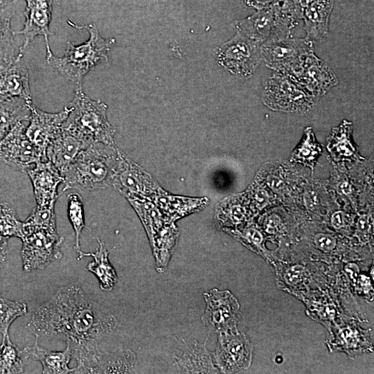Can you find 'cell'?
Masks as SVG:
<instances>
[{
	"label": "cell",
	"instance_id": "d4e9b609",
	"mask_svg": "<svg viewBox=\"0 0 374 374\" xmlns=\"http://www.w3.org/2000/svg\"><path fill=\"white\" fill-rule=\"evenodd\" d=\"M155 204L162 211L163 216L170 222L183 217L204 206V199H190L168 195L161 188L152 197Z\"/></svg>",
	"mask_w": 374,
	"mask_h": 374
},
{
	"label": "cell",
	"instance_id": "f35d334b",
	"mask_svg": "<svg viewBox=\"0 0 374 374\" xmlns=\"http://www.w3.org/2000/svg\"><path fill=\"white\" fill-rule=\"evenodd\" d=\"M255 201L260 207L263 206L267 201V193L262 190L256 191L255 193Z\"/></svg>",
	"mask_w": 374,
	"mask_h": 374
},
{
	"label": "cell",
	"instance_id": "6da1fadb",
	"mask_svg": "<svg viewBox=\"0 0 374 374\" xmlns=\"http://www.w3.org/2000/svg\"><path fill=\"white\" fill-rule=\"evenodd\" d=\"M118 325L114 316L103 313L73 283L60 288L35 309L26 328L36 337L46 336L65 341L77 362L73 373H92L100 351L99 341Z\"/></svg>",
	"mask_w": 374,
	"mask_h": 374
},
{
	"label": "cell",
	"instance_id": "ac0fdd59",
	"mask_svg": "<svg viewBox=\"0 0 374 374\" xmlns=\"http://www.w3.org/2000/svg\"><path fill=\"white\" fill-rule=\"evenodd\" d=\"M0 96L21 98L32 103L28 71L24 55L17 53L13 61L0 66Z\"/></svg>",
	"mask_w": 374,
	"mask_h": 374
},
{
	"label": "cell",
	"instance_id": "ba28073f",
	"mask_svg": "<svg viewBox=\"0 0 374 374\" xmlns=\"http://www.w3.org/2000/svg\"><path fill=\"white\" fill-rule=\"evenodd\" d=\"M314 51L312 42L305 38L289 37L269 41L260 45L261 58L276 73L292 75L305 57Z\"/></svg>",
	"mask_w": 374,
	"mask_h": 374
},
{
	"label": "cell",
	"instance_id": "8fae6325",
	"mask_svg": "<svg viewBox=\"0 0 374 374\" xmlns=\"http://www.w3.org/2000/svg\"><path fill=\"white\" fill-rule=\"evenodd\" d=\"M25 122L18 123L0 143V159L12 168L26 172L35 164L48 161L26 134Z\"/></svg>",
	"mask_w": 374,
	"mask_h": 374
},
{
	"label": "cell",
	"instance_id": "b9f144b4",
	"mask_svg": "<svg viewBox=\"0 0 374 374\" xmlns=\"http://www.w3.org/2000/svg\"><path fill=\"white\" fill-rule=\"evenodd\" d=\"M8 253V243L0 245V267H1L5 262Z\"/></svg>",
	"mask_w": 374,
	"mask_h": 374
},
{
	"label": "cell",
	"instance_id": "74e56055",
	"mask_svg": "<svg viewBox=\"0 0 374 374\" xmlns=\"http://www.w3.org/2000/svg\"><path fill=\"white\" fill-rule=\"evenodd\" d=\"M244 234L247 239L254 243L259 244L262 241L261 234L253 229H247Z\"/></svg>",
	"mask_w": 374,
	"mask_h": 374
},
{
	"label": "cell",
	"instance_id": "ffe728a7",
	"mask_svg": "<svg viewBox=\"0 0 374 374\" xmlns=\"http://www.w3.org/2000/svg\"><path fill=\"white\" fill-rule=\"evenodd\" d=\"M175 362L184 373H215L218 371L205 344L196 341L181 344L175 353Z\"/></svg>",
	"mask_w": 374,
	"mask_h": 374
},
{
	"label": "cell",
	"instance_id": "3957f363",
	"mask_svg": "<svg viewBox=\"0 0 374 374\" xmlns=\"http://www.w3.org/2000/svg\"><path fill=\"white\" fill-rule=\"evenodd\" d=\"M67 23L77 29H86L89 34V39L79 45L67 42L63 56L57 57L52 54L46 57V62L71 82L75 89H82L86 74L99 64L108 60L107 53L115 43V39L103 38L94 24L79 26L70 21Z\"/></svg>",
	"mask_w": 374,
	"mask_h": 374
},
{
	"label": "cell",
	"instance_id": "836d02e7",
	"mask_svg": "<svg viewBox=\"0 0 374 374\" xmlns=\"http://www.w3.org/2000/svg\"><path fill=\"white\" fill-rule=\"evenodd\" d=\"M283 0H242L243 5L245 6L260 10Z\"/></svg>",
	"mask_w": 374,
	"mask_h": 374
},
{
	"label": "cell",
	"instance_id": "4316f807",
	"mask_svg": "<svg viewBox=\"0 0 374 374\" xmlns=\"http://www.w3.org/2000/svg\"><path fill=\"white\" fill-rule=\"evenodd\" d=\"M13 15L11 5L0 8V66L13 61L18 53H16L15 31L11 28Z\"/></svg>",
	"mask_w": 374,
	"mask_h": 374
},
{
	"label": "cell",
	"instance_id": "44dd1931",
	"mask_svg": "<svg viewBox=\"0 0 374 374\" xmlns=\"http://www.w3.org/2000/svg\"><path fill=\"white\" fill-rule=\"evenodd\" d=\"M333 3V0H313L304 9L302 19L307 39L313 42L326 37Z\"/></svg>",
	"mask_w": 374,
	"mask_h": 374
},
{
	"label": "cell",
	"instance_id": "8d00e7d4",
	"mask_svg": "<svg viewBox=\"0 0 374 374\" xmlns=\"http://www.w3.org/2000/svg\"><path fill=\"white\" fill-rule=\"evenodd\" d=\"M301 274L302 268L301 267H294L287 272L285 278L289 282H296L301 276Z\"/></svg>",
	"mask_w": 374,
	"mask_h": 374
},
{
	"label": "cell",
	"instance_id": "60d3db41",
	"mask_svg": "<svg viewBox=\"0 0 374 374\" xmlns=\"http://www.w3.org/2000/svg\"><path fill=\"white\" fill-rule=\"evenodd\" d=\"M358 231L361 233H366L369 229L368 217H362L358 222L357 224Z\"/></svg>",
	"mask_w": 374,
	"mask_h": 374
},
{
	"label": "cell",
	"instance_id": "ee69618b",
	"mask_svg": "<svg viewBox=\"0 0 374 374\" xmlns=\"http://www.w3.org/2000/svg\"><path fill=\"white\" fill-rule=\"evenodd\" d=\"M8 238H5L0 233V245L8 243Z\"/></svg>",
	"mask_w": 374,
	"mask_h": 374
},
{
	"label": "cell",
	"instance_id": "ab89813d",
	"mask_svg": "<svg viewBox=\"0 0 374 374\" xmlns=\"http://www.w3.org/2000/svg\"><path fill=\"white\" fill-rule=\"evenodd\" d=\"M332 224L337 229H339L344 225V215L341 212H337L333 214Z\"/></svg>",
	"mask_w": 374,
	"mask_h": 374
},
{
	"label": "cell",
	"instance_id": "5b68a950",
	"mask_svg": "<svg viewBox=\"0 0 374 374\" xmlns=\"http://www.w3.org/2000/svg\"><path fill=\"white\" fill-rule=\"evenodd\" d=\"M298 20L289 1L283 0L237 21L235 28L261 45L269 41L291 37Z\"/></svg>",
	"mask_w": 374,
	"mask_h": 374
},
{
	"label": "cell",
	"instance_id": "e0dca14e",
	"mask_svg": "<svg viewBox=\"0 0 374 374\" xmlns=\"http://www.w3.org/2000/svg\"><path fill=\"white\" fill-rule=\"evenodd\" d=\"M26 173L31 180L37 205L55 204L58 197L57 188L64 181L59 170L46 161L37 163Z\"/></svg>",
	"mask_w": 374,
	"mask_h": 374
},
{
	"label": "cell",
	"instance_id": "603a6c76",
	"mask_svg": "<svg viewBox=\"0 0 374 374\" xmlns=\"http://www.w3.org/2000/svg\"><path fill=\"white\" fill-rule=\"evenodd\" d=\"M136 366V355L130 350L112 353L100 351L96 357L92 373H131Z\"/></svg>",
	"mask_w": 374,
	"mask_h": 374
},
{
	"label": "cell",
	"instance_id": "7402d4cb",
	"mask_svg": "<svg viewBox=\"0 0 374 374\" xmlns=\"http://www.w3.org/2000/svg\"><path fill=\"white\" fill-rule=\"evenodd\" d=\"M21 354L26 358L39 361L42 366V373L44 374H66L74 371V368L68 366L72 358V352L69 346L62 351H51L39 346L36 339L33 346H26Z\"/></svg>",
	"mask_w": 374,
	"mask_h": 374
},
{
	"label": "cell",
	"instance_id": "277c9868",
	"mask_svg": "<svg viewBox=\"0 0 374 374\" xmlns=\"http://www.w3.org/2000/svg\"><path fill=\"white\" fill-rule=\"evenodd\" d=\"M68 107L70 112L62 128L80 139L87 147L92 143L114 145L115 128L107 118V105L87 96L82 89H75Z\"/></svg>",
	"mask_w": 374,
	"mask_h": 374
},
{
	"label": "cell",
	"instance_id": "d590c367",
	"mask_svg": "<svg viewBox=\"0 0 374 374\" xmlns=\"http://www.w3.org/2000/svg\"><path fill=\"white\" fill-rule=\"evenodd\" d=\"M299 19H302L304 9L313 0H288Z\"/></svg>",
	"mask_w": 374,
	"mask_h": 374
},
{
	"label": "cell",
	"instance_id": "52a82bcc",
	"mask_svg": "<svg viewBox=\"0 0 374 374\" xmlns=\"http://www.w3.org/2000/svg\"><path fill=\"white\" fill-rule=\"evenodd\" d=\"M312 96L293 77L274 72L267 80L262 100L273 110L305 112L313 105Z\"/></svg>",
	"mask_w": 374,
	"mask_h": 374
},
{
	"label": "cell",
	"instance_id": "d6986e66",
	"mask_svg": "<svg viewBox=\"0 0 374 374\" xmlns=\"http://www.w3.org/2000/svg\"><path fill=\"white\" fill-rule=\"evenodd\" d=\"M86 148L80 139L62 127L48 145L46 155L47 160L63 175L78 154Z\"/></svg>",
	"mask_w": 374,
	"mask_h": 374
},
{
	"label": "cell",
	"instance_id": "8992f818",
	"mask_svg": "<svg viewBox=\"0 0 374 374\" xmlns=\"http://www.w3.org/2000/svg\"><path fill=\"white\" fill-rule=\"evenodd\" d=\"M21 239L23 269L26 272L43 269L62 258L61 246L64 238L60 237L57 231L24 223Z\"/></svg>",
	"mask_w": 374,
	"mask_h": 374
},
{
	"label": "cell",
	"instance_id": "7a4b0ae2",
	"mask_svg": "<svg viewBox=\"0 0 374 374\" xmlns=\"http://www.w3.org/2000/svg\"><path fill=\"white\" fill-rule=\"evenodd\" d=\"M121 151L115 145L95 143L82 150L62 176V193L71 189L91 191L111 184Z\"/></svg>",
	"mask_w": 374,
	"mask_h": 374
},
{
	"label": "cell",
	"instance_id": "30bf717a",
	"mask_svg": "<svg viewBox=\"0 0 374 374\" xmlns=\"http://www.w3.org/2000/svg\"><path fill=\"white\" fill-rule=\"evenodd\" d=\"M110 185L129 201L152 198L160 188L145 170L121 151Z\"/></svg>",
	"mask_w": 374,
	"mask_h": 374
},
{
	"label": "cell",
	"instance_id": "1f68e13d",
	"mask_svg": "<svg viewBox=\"0 0 374 374\" xmlns=\"http://www.w3.org/2000/svg\"><path fill=\"white\" fill-rule=\"evenodd\" d=\"M24 223L28 225L57 231L55 204L46 206L36 205Z\"/></svg>",
	"mask_w": 374,
	"mask_h": 374
},
{
	"label": "cell",
	"instance_id": "d6a6232c",
	"mask_svg": "<svg viewBox=\"0 0 374 374\" xmlns=\"http://www.w3.org/2000/svg\"><path fill=\"white\" fill-rule=\"evenodd\" d=\"M317 247L323 251H330L335 246V238L327 234H318L314 239Z\"/></svg>",
	"mask_w": 374,
	"mask_h": 374
},
{
	"label": "cell",
	"instance_id": "7c38bea8",
	"mask_svg": "<svg viewBox=\"0 0 374 374\" xmlns=\"http://www.w3.org/2000/svg\"><path fill=\"white\" fill-rule=\"evenodd\" d=\"M206 308L202 317L204 325L214 332L237 330L240 319L238 300L229 291L212 289L204 293Z\"/></svg>",
	"mask_w": 374,
	"mask_h": 374
},
{
	"label": "cell",
	"instance_id": "e575fe53",
	"mask_svg": "<svg viewBox=\"0 0 374 374\" xmlns=\"http://www.w3.org/2000/svg\"><path fill=\"white\" fill-rule=\"evenodd\" d=\"M228 214L232 223L238 224L243 220L245 212L240 206L233 205L229 208Z\"/></svg>",
	"mask_w": 374,
	"mask_h": 374
},
{
	"label": "cell",
	"instance_id": "5bb4252c",
	"mask_svg": "<svg viewBox=\"0 0 374 374\" xmlns=\"http://www.w3.org/2000/svg\"><path fill=\"white\" fill-rule=\"evenodd\" d=\"M26 7L24 11L25 21L21 30L15 31L16 35H22L24 43L18 54L24 55L28 46L37 36H43L46 44V57L53 54L49 44V37L53 35L50 30L52 19L53 0H24Z\"/></svg>",
	"mask_w": 374,
	"mask_h": 374
},
{
	"label": "cell",
	"instance_id": "484cf974",
	"mask_svg": "<svg viewBox=\"0 0 374 374\" xmlns=\"http://www.w3.org/2000/svg\"><path fill=\"white\" fill-rule=\"evenodd\" d=\"M99 247L95 253H83V257L91 256L93 261L87 265V269L98 278L101 290H112L118 280L114 268L109 260V252L103 243L97 238Z\"/></svg>",
	"mask_w": 374,
	"mask_h": 374
},
{
	"label": "cell",
	"instance_id": "f546056e",
	"mask_svg": "<svg viewBox=\"0 0 374 374\" xmlns=\"http://www.w3.org/2000/svg\"><path fill=\"white\" fill-rule=\"evenodd\" d=\"M24 226V222L19 220L14 209L7 203L0 202V233L7 238H21Z\"/></svg>",
	"mask_w": 374,
	"mask_h": 374
},
{
	"label": "cell",
	"instance_id": "f1b7e54d",
	"mask_svg": "<svg viewBox=\"0 0 374 374\" xmlns=\"http://www.w3.org/2000/svg\"><path fill=\"white\" fill-rule=\"evenodd\" d=\"M21 351L11 342L9 335L3 336L0 345V373H22L24 364Z\"/></svg>",
	"mask_w": 374,
	"mask_h": 374
},
{
	"label": "cell",
	"instance_id": "9a60e30c",
	"mask_svg": "<svg viewBox=\"0 0 374 374\" xmlns=\"http://www.w3.org/2000/svg\"><path fill=\"white\" fill-rule=\"evenodd\" d=\"M30 109V115L26 127V134L46 157V148L62 130L70 108L66 106L59 112L49 113L32 104Z\"/></svg>",
	"mask_w": 374,
	"mask_h": 374
},
{
	"label": "cell",
	"instance_id": "4dcf8cb0",
	"mask_svg": "<svg viewBox=\"0 0 374 374\" xmlns=\"http://www.w3.org/2000/svg\"><path fill=\"white\" fill-rule=\"evenodd\" d=\"M27 313L25 303L0 299V332L2 335H8L9 327L14 320Z\"/></svg>",
	"mask_w": 374,
	"mask_h": 374
},
{
	"label": "cell",
	"instance_id": "2e32d148",
	"mask_svg": "<svg viewBox=\"0 0 374 374\" xmlns=\"http://www.w3.org/2000/svg\"><path fill=\"white\" fill-rule=\"evenodd\" d=\"M291 76L312 96L325 94L338 83L331 69L314 51L305 57L298 70Z\"/></svg>",
	"mask_w": 374,
	"mask_h": 374
},
{
	"label": "cell",
	"instance_id": "7bdbcfd3",
	"mask_svg": "<svg viewBox=\"0 0 374 374\" xmlns=\"http://www.w3.org/2000/svg\"><path fill=\"white\" fill-rule=\"evenodd\" d=\"M15 0H0V8H6L12 4Z\"/></svg>",
	"mask_w": 374,
	"mask_h": 374
},
{
	"label": "cell",
	"instance_id": "cb8c5ba5",
	"mask_svg": "<svg viewBox=\"0 0 374 374\" xmlns=\"http://www.w3.org/2000/svg\"><path fill=\"white\" fill-rule=\"evenodd\" d=\"M32 104L21 98L0 96V143L18 123L29 121Z\"/></svg>",
	"mask_w": 374,
	"mask_h": 374
},
{
	"label": "cell",
	"instance_id": "83f0119b",
	"mask_svg": "<svg viewBox=\"0 0 374 374\" xmlns=\"http://www.w3.org/2000/svg\"><path fill=\"white\" fill-rule=\"evenodd\" d=\"M68 217L74 230L75 249L78 253V260L83 258L80 245V238L83 229L87 228L84 224V202L80 195L78 193H71L68 195Z\"/></svg>",
	"mask_w": 374,
	"mask_h": 374
},
{
	"label": "cell",
	"instance_id": "9c48e42d",
	"mask_svg": "<svg viewBox=\"0 0 374 374\" xmlns=\"http://www.w3.org/2000/svg\"><path fill=\"white\" fill-rule=\"evenodd\" d=\"M217 57L219 64L229 73L249 77L262 60L260 45L237 30L217 48Z\"/></svg>",
	"mask_w": 374,
	"mask_h": 374
},
{
	"label": "cell",
	"instance_id": "4fadbf2b",
	"mask_svg": "<svg viewBox=\"0 0 374 374\" xmlns=\"http://www.w3.org/2000/svg\"><path fill=\"white\" fill-rule=\"evenodd\" d=\"M252 346L244 334L237 330L219 333L213 364L222 373H235L247 368L251 361Z\"/></svg>",
	"mask_w": 374,
	"mask_h": 374
}]
</instances>
